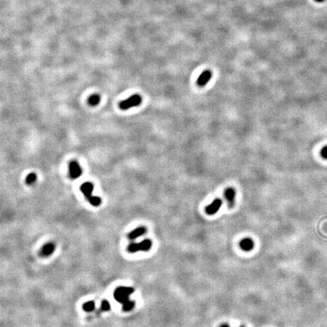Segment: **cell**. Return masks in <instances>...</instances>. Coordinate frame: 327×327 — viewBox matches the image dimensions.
I'll return each instance as SVG.
<instances>
[{
	"label": "cell",
	"instance_id": "cell-2",
	"mask_svg": "<svg viewBox=\"0 0 327 327\" xmlns=\"http://www.w3.org/2000/svg\"><path fill=\"white\" fill-rule=\"evenodd\" d=\"M142 102V97L140 95H132L130 98L127 99L124 101H122L119 104V106L122 110H127V109L132 108V107L139 106Z\"/></svg>",
	"mask_w": 327,
	"mask_h": 327
},
{
	"label": "cell",
	"instance_id": "cell-20",
	"mask_svg": "<svg viewBox=\"0 0 327 327\" xmlns=\"http://www.w3.org/2000/svg\"><path fill=\"white\" fill-rule=\"evenodd\" d=\"M316 2H324L325 0H315Z\"/></svg>",
	"mask_w": 327,
	"mask_h": 327
},
{
	"label": "cell",
	"instance_id": "cell-4",
	"mask_svg": "<svg viewBox=\"0 0 327 327\" xmlns=\"http://www.w3.org/2000/svg\"><path fill=\"white\" fill-rule=\"evenodd\" d=\"M69 174L71 179H78L81 176L82 169L79 164L75 161H71L69 164Z\"/></svg>",
	"mask_w": 327,
	"mask_h": 327
},
{
	"label": "cell",
	"instance_id": "cell-17",
	"mask_svg": "<svg viewBox=\"0 0 327 327\" xmlns=\"http://www.w3.org/2000/svg\"><path fill=\"white\" fill-rule=\"evenodd\" d=\"M101 309L104 311H108L111 309V305L108 301H102L101 303Z\"/></svg>",
	"mask_w": 327,
	"mask_h": 327
},
{
	"label": "cell",
	"instance_id": "cell-14",
	"mask_svg": "<svg viewBox=\"0 0 327 327\" xmlns=\"http://www.w3.org/2000/svg\"><path fill=\"white\" fill-rule=\"evenodd\" d=\"M36 180V175L35 174H33V173H31V174H28L27 177H26V179H25L26 183L27 184V185H32V184L34 183Z\"/></svg>",
	"mask_w": 327,
	"mask_h": 327
},
{
	"label": "cell",
	"instance_id": "cell-7",
	"mask_svg": "<svg viewBox=\"0 0 327 327\" xmlns=\"http://www.w3.org/2000/svg\"><path fill=\"white\" fill-rule=\"evenodd\" d=\"M93 184L92 183V182H84V183L80 187V190L83 192V195H85V197H86L87 199H89L93 196Z\"/></svg>",
	"mask_w": 327,
	"mask_h": 327
},
{
	"label": "cell",
	"instance_id": "cell-10",
	"mask_svg": "<svg viewBox=\"0 0 327 327\" xmlns=\"http://www.w3.org/2000/svg\"><path fill=\"white\" fill-rule=\"evenodd\" d=\"M239 245H240V248L243 251H251V250H252L253 248H254V242H253V241L251 240V239L246 238V239H242V240L240 241Z\"/></svg>",
	"mask_w": 327,
	"mask_h": 327
},
{
	"label": "cell",
	"instance_id": "cell-16",
	"mask_svg": "<svg viewBox=\"0 0 327 327\" xmlns=\"http://www.w3.org/2000/svg\"><path fill=\"white\" fill-rule=\"evenodd\" d=\"M89 202L90 204L93 206H99L101 204V199L99 197H97V196H92L90 199H88Z\"/></svg>",
	"mask_w": 327,
	"mask_h": 327
},
{
	"label": "cell",
	"instance_id": "cell-8",
	"mask_svg": "<svg viewBox=\"0 0 327 327\" xmlns=\"http://www.w3.org/2000/svg\"><path fill=\"white\" fill-rule=\"evenodd\" d=\"M225 198L228 202V206L229 208H233L235 202V196H236V191L233 188H227L225 192Z\"/></svg>",
	"mask_w": 327,
	"mask_h": 327
},
{
	"label": "cell",
	"instance_id": "cell-1",
	"mask_svg": "<svg viewBox=\"0 0 327 327\" xmlns=\"http://www.w3.org/2000/svg\"><path fill=\"white\" fill-rule=\"evenodd\" d=\"M134 292V289L130 287L120 286L116 288L114 292V298L117 302L120 304L127 302L129 301V296Z\"/></svg>",
	"mask_w": 327,
	"mask_h": 327
},
{
	"label": "cell",
	"instance_id": "cell-19",
	"mask_svg": "<svg viewBox=\"0 0 327 327\" xmlns=\"http://www.w3.org/2000/svg\"><path fill=\"white\" fill-rule=\"evenodd\" d=\"M220 327H229L227 324H222ZM240 327H244V326H240Z\"/></svg>",
	"mask_w": 327,
	"mask_h": 327
},
{
	"label": "cell",
	"instance_id": "cell-18",
	"mask_svg": "<svg viewBox=\"0 0 327 327\" xmlns=\"http://www.w3.org/2000/svg\"><path fill=\"white\" fill-rule=\"evenodd\" d=\"M321 155L324 159H327V146L323 147L321 150Z\"/></svg>",
	"mask_w": 327,
	"mask_h": 327
},
{
	"label": "cell",
	"instance_id": "cell-6",
	"mask_svg": "<svg viewBox=\"0 0 327 327\" xmlns=\"http://www.w3.org/2000/svg\"><path fill=\"white\" fill-rule=\"evenodd\" d=\"M211 77H212V73H211V70H205L201 73L200 76L199 77L197 80V84L198 86L203 87L208 83V82L210 81Z\"/></svg>",
	"mask_w": 327,
	"mask_h": 327
},
{
	"label": "cell",
	"instance_id": "cell-5",
	"mask_svg": "<svg viewBox=\"0 0 327 327\" xmlns=\"http://www.w3.org/2000/svg\"><path fill=\"white\" fill-rule=\"evenodd\" d=\"M221 205H222V200L220 199H215L212 203L206 207L205 212L208 215H213L220 210Z\"/></svg>",
	"mask_w": 327,
	"mask_h": 327
},
{
	"label": "cell",
	"instance_id": "cell-9",
	"mask_svg": "<svg viewBox=\"0 0 327 327\" xmlns=\"http://www.w3.org/2000/svg\"><path fill=\"white\" fill-rule=\"evenodd\" d=\"M54 251L55 245L53 244V243L49 242L47 243V244L45 245L42 248L40 254H41V255H43V257H48V256L51 255Z\"/></svg>",
	"mask_w": 327,
	"mask_h": 327
},
{
	"label": "cell",
	"instance_id": "cell-13",
	"mask_svg": "<svg viewBox=\"0 0 327 327\" xmlns=\"http://www.w3.org/2000/svg\"><path fill=\"white\" fill-rule=\"evenodd\" d=\"M94 308H95V303H94V301H87L83 306V309L86 312L93 311Z\"/></svg>",
	"mask_w": 327,
	"mask_h": 327
},
{
	"label": "cell",
	"instance_id": "cell-12",
	"mask_svg": "<svg viewBox=\"0 0 327 327\" xmlns=\"http://www.w3.org/2000/svg\"><path fill=\"white\" fill-rule=\"evenodd\" d=\"M100 102V96L97 94L95 95H91L89 99V104H90L91 106H95V105H98Z\"/></svg>",
	"mask_w": 327,
	"mask_h": 327
},
{
	"label": "cell",
	"instance_id": "cell-11",
	"mask_svg": "<svg viewBox=\"0 0 327 327\" xmlns=\"http://www.w3.org/2000/svg\"><path fill=\"white\" fill-rule=\"evenodd\" d=\"M146 233V229L144 227H138L132 230L130 234H129V238L130 239H136L139 238L140 236H142Z\"/></svg>",
	"mask_w": 327,
	"mask_h": 327
},
{
	"label": "cell",
	"instance_id": "cell-3",
	"mask_svg": "<svg viewBox=\"0 0 327 327\" xmlns=\"http://www.w3.org/2000/svg\"><path fill=\"white\" fill-rule=\"evenodd\" d=\"M152 242L149 239H145V240L142 241L139 243H131L127 248L129 252L135 253L137 251H149L152 248Z\"/></svg>",
	"mask_w": 327,
	"mask_h": 327
},
{
	"label": "cell",
	"instance_id": "cell-15",
	"mask_svg": "<svg viewBox=\"0 0 327 327\" xmlns=\"http://www.w3.org/2000/svg\"><path fill=\"white\" fill-rule=\"evenodd\" d=\"M134 306H135V302L129 300L123 304V309L124 311H130L134 308Z\"/></svg>",
	"mask_w": 327,
	"mask_h": 327
}]
</instances>
